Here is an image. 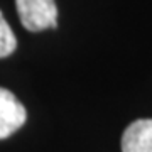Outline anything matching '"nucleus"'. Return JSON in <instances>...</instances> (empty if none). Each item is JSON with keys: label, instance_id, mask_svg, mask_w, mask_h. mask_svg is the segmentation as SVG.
I'll return each instance as SVG.
<instances>
[{"label": "nucleus", "instance_id": "f257e3e1", "mask_svg": "<svg viewBox=\"0 0 152 152\" xmlns=\"http://www.w3.org/2000/svg\"><path fill=\"white\" fill-rule=\"evenodd\" d=\"M20 24L31 32L58 27V7L54 0H15Z\"/></svg>", "mask_w": 152, "mask_h": 152}, {"label": "nucleus", "instance_id": "f03ea898", "mask_svg": "<svg viewBox=\"0 0 152 152\" xmlns=\"http://www.w3.org/2000/svg\"><path fill=\"white\" fill-rule=\"evenodd\" d=\"M27 120V112L17 96L0 86V140L15 134Z\"/></svg>", "mask_w": 152, "mask_h": 152}, {"label": "nucleus", "instance_id": "7ed1b4c3", "mask_svg": "<svg viewBox=\"0 0 152 152\" xmlns=\"http://www.w3.org/2000/svg\"><path fill=\"white\" fill-rule=\"evenodd\" d=\"M122 152H152V118L135 120L125 129Z\"/></svg>", "mask_w": 152, "mask_h": 152}, {"label": "nucleus", "instance_id": "20e7f679", "mask_svg": "<svg viewBox=\"0 0 152 152\" xmlns=\"http://www.w3.org/2000/svg\"><path fill=\"white\" fill-rule=\"evenodd\" d=\"M17 49V39L9 22L5 20L4 14L0 12V59L10 56Z\"/></svg>", "mask_w": 152, "mask_h": 152}]
</instances>
